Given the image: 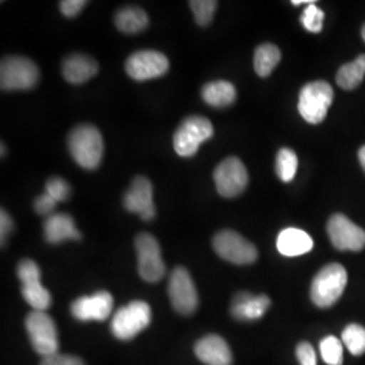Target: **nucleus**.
<instances>
[{
	"instance_id": "39448f33",
	"label": "nucleus",
	"mask_w": 365,
	"mask_h": 365,
	"mask_svg": "<svg viewBox=\"0 0 365 365\" xmlns=\"http://www.w3.org/2000/svg\"><path fill=\"white\" fill-rule=\"evenodd\" d=\"M214 134L212 123L207 118L191 115L185 118L173 135L175 152L180 157H192L199 146Z\"/></svg>"
},
{
	"instance_id": "0eeeda50",
	"label": "nucleus",
	"mask_w": 365,
	"mask_h": 365,
	"mask_svg": "<svg viewBox=\"0 0 365 365\" xmlns=\"http://www.w3.org/2000/svg\"><path fill=\"white\" fill-rule=\"evenodd\" d=\"M25 327L34 351L42 357L58 352L57 327L51 315L34 310L27 315Z\"/></svg>"
},
{
	"instance_id": "c756f323",
	"label": "nucleus",
	"mask_w": 365,
	"mask_h": 365,
	"mask_svg": "<svg viewBox=\"0 0 365 365\" xmlns=\"http://www.w3.org/2000/svg\"><path fill=\"white\" fill-rule=\"evenodd\" d=\"M324 19L325 14L315 3L307 6L300 16L302 25L310 33H319L324 26Z\"/></svg>"
},
{
	"instance_id": "473e14b6",
	"label": "nucleus",
	"mask_w": 365,
	"mask_h": 365,
	"mask_svg": "<svg viewBox=\"0 0 365 365\" xmlns=\"http://www.w3.org/2000/svg\"><path fill=\"white\" fill-rule=\"evenodd\" d=\"M41 365H84V363L76 356H66L57 352L52 356L43 357Z\"/></svg>"
},
{
	"instance_id": "f03ea898",
	"label": "nucleus",
	"mask_w": 365,
	"mask_h": 365,
	"mask_svg": "<svg viewBox=\"0 0 365 365\" xmlns=\"http://www.w3.org/2000/svg\"><path fill=\"white\" fill-rule=\"evenodd\" d=\"M346 283V269L337 262L327 264L315 274L310 287V298L319 309L331 307L344 294Z\"/></svg>"
},
{
	"instance_id": "423d86ee",
	"label": "nucleus",
	"mask_w": 365,
	"mask_h": 365,
	"mask_svg": "<svg viewBox=\"0 0 365 365\" xmlns=\"http://www.w3.org/2000/svg\"><path fill=\"white\" fill-rule=\"evenodd\" d=\"M152 312L144 300H134L120 307L111 319V331L118 339H134L149 327Z\"/></svg>"
},
{
	"instance_id": "a878e982",
	"label": "nucleus",
	"mask_w": 365,
	"mask_h": 365,
	"mask_svg": "<svg viewBox=\"0 0 365 365\" xmlns=\"http://www.w3.org/2000/svg\"><path fill=\"white\" fill-rule=\"evenodd\" d=\"M298 170V156L294 150L283 148L276 157V175L282 182H289L294 180Z\"/></svg>"
},
{
	"instance_id": "58836bf2",
	"label": "nucleus",
	"mask_w": 365,
	"mask_h": 365,
	"mask_svg": "<svg viewBox=\"0 0 365 365\" xmlns=\"http://www.w3.org/2000/svg\"><path fill=\"white\" fill-rule=\"evenodd\" d=\"M361 37H363V39H364L365 42V24L364 26L361 27Z\"/></svg>"
},
{
	"instance_id": "4468645a",
	"label": "nucleus",
	"mask_w": 365,
	"mask_h": 365,
	"mask_svg": "<svg viewBox=\"0 0 365 365\" xmlns=\"http://www.w3.org/2000/svg\"><path fill=\"white\" fill-rule=\"evenodd\" d=\"M327 235L339 250L359 252L365 248V230L344 214H334L327 222Z\"/></svg>"
},
{
	"instance_id": "9d476101",
	"label": "nucleus",
	"mask_w": 365,
	"mask_h": 365,
	"mask_svg": "<svg viewBox=\"0 0 365 365\" xmlns=\"http://www.w3.org/2000/svg\"><path fill=\"white\" fill-rule=\"evenodd\" d=\"M214 182L220 195L235 197L245 191L249 182L248 170L238 157H226L214 170Z\"/></svg>"
},
{
	"instance_id": "f704fd0d",
	"label": "nucleus",
	"mask_w": 365,
	"mask_h": 365,
	"mask_svg": "<svg viewBox=\"0 0 365 365\" xmlns=\"http://www.w3.org/2000/svg\"><path fill=\"white\" fill-rule=\"evenodd\" d=\"M87 4L86 0H63L60 1V10L66 18H75Z\"/></svg>"
},
{
	"instance_id": "72a5a7b5",
	"label": "nucleus",
	"mask_w": 365,
	"mask_h": 365,
	"mask_svg": "<svg viewBox=\"0 0 365 365\" xmlns=\"http://www.w3.org/2000/svg\"><path fill=\"white\" fill-rule=\"evenodd\" d=\"M57 202L53 199L52 196L48 195L46 192L39 195L36 202H34V210L39 215H46L51 217L53 214V210L56 209Z\"/></svg>"
},
{
	"instance_id": "dca6fc26",
	"label": "nucleus",
	"mask_w": 365,
	"mask_h": 365,
	"mask_svg": "<svg viewBox=\"0 0 365 365\" xmlns=\"http://www.w3.org/2000/svg\"><path fill=\"white\" fill-rule=\"evenodd\" d=\"M114 299L110 292L99 291L90 297L78 298L71 306L72 315L83 322L106 321L113 313Z\"/></svg>"
},
{
	"instance_id": "393cba45",
	"label": "nucleus",
	"mask_w": 365,
	"mask_h": 365,
	"mask_svg": "<svg viewBox=\"0 0 365 365\" xmlns=\"http://www.w3.org/2000/svg\"><path fill=\"white\" fill-rule=\"evenodd\" d=\"M282 53L277 46L272 43H262L256 52H255V60L253 66L255 71L260 78H267L272 73L274 68L280 63Z\"/></svg>"
},
{
	"instance_id": "1a4fd4ad",
	"label": "nucleus",
	"mask_w": 365,
	"mask_h": 365,
	"mask_svg": "<svg viewBox=\"0 0 365 365\" xmlns=\"http://www.w3.org/2000/svg\"><path fill=\"white\" fill-rule=\"evenodd\" d=\"M135 250L140 276L149 283L160 282L165 274V264L156 238L150 233H140L135 237Z\"/></svg>"
},
{
	"instance_id": "5701e85b",
	"label": "nucleus",
	"mask_w": 365,
	"mask_h": 365,
	"mask_svg": "<svg viewBox=\"0 0 365 365\" xmlns=\"http://www.w3.org/2000/svg\"><path fill=\"white\" fill-rule=\"evenodd\" d=\"M149 24L148 14L143 9L129 6L123 7L115 15V26L126 34H135L145 30Z\"/></svg>"
},
{
	"instance_id": "c9c22d12",
	"label": "nucleus",
	"mask_w": 365,
	"mask_h": 365,
	"mask_svg": "<svg viewBox=\"0 0 365 365\" xmlns=\"http://www.w3.org/2000/svg\"><path fill=\"white\" fill-rule=\"evenodd\" d=\"M14 222L11 217L9 215V212L6 210H1L0 212V238H1V245H4V242L7 241V237L13 230Z\"/></svg>"
},
{
	"instance_id": "9b49d317",
	"label": "nucleus",
	"mask_w": 365,
	"mask_h": 365,
	"mask_svg": "<svg viewBox=\"0 0 365 365\" xmlns=\"http://www.w3.org/2000/svg\"><path fill=\"white\" fill-rule=\"evenodd\" d=\"M16 274L22 282V295L37 312H45L52 304L51 292L41 284V271L37 262L22 260L18 264Z\"/></svg>"
},
{
	"instance_id": "6e6552de",
	"label": "nucleus",
	"mask_w": 365,
	"mask_h": 365,
	"mask_svg": "<svg viewBox=\"0 0 365 365\" xmlns=\"http://www.w3.org/2000/svg\"><path fill=\"white\" fill-rule=\"evenodd\" d=\"M212 247L223 260L248 265L257 260V249L235 230H222L212 238Z\"/></svg>"
},
{
	"instance_id": "f8f14e48",
	"label": "nucleus",
	"mask_w": 365,
	"mask_h": 365,
	"mask_svg": "<svg viewBox=\"0 0 365 365\" xmlns=\"http://www.w3.org/2000/svg\"><path fill=\"white\" fill-rule=\"evenodd\" d=\"M168 295L173 309L178 313L188 315L195 312L199 303L197 291L191 274L184 267H178L172 271L168 284Z\"/></svg>"
},
{
	"instance_id": "aec40b11",
	"label": "nucleus",
	"mask_w": 365,
	"mask_h": 365,
	"mask_svg": "<svg viewBox=\"0 0 365 365\" xmlns=\"http://www.w3.org/2000/svg\"><path fill=\"white\" fill-rule=\"evenodd\" d=\"M276 247L280 255L287 257H297L309 253L313 249V238L304 230H300L297 227H288L282 230L277 235Z\"/></svg>"
},
{
	"instance_id": "7c9ffc66",
	"label": "nucleus",
	"mask_w": 365,
	"mask_h": 365,
	"mask_svg": "<svg viewBox=\"0 0 365 365\" xmlns=\"http://www.w3.org/2000/svg\"><path fill=\"white\" fill-rule=\"evenodd\" d=\"M45 192L58 203V202H66V199L71 195V187L69 184L63 179V178H51L46 185H45Z\"/></svg>"
},
{
	"instance_id": "cd10ccee",
	"label": "nucleus",
	"mask_w": 365,
	"mask_h": 365,
	"mask_svg": "<svg viewBox=\"0 0 365 365\" xmlns=\"http://www.w3.org/2000/svg\"><path fill=\"white\" fill-rule=\"evenodd\" d=\"M319 351L327 365H342L344 363V348L342 342L337 337L327 336L321 339Z\"/></svg>"
},
{
	"instance_id": "c85d7f7f",
	"label": "nucleus",
	"mask_w": 365,
	"mask_h": 365,
	"mask_svg": "<svg viewBox=\"0 0 365 365\" xmlns=\"http://www.w3.org/2000/svg\"><path fill=\"white\" fill-rule=\"evenodd\" d=\"M218 1L215 0H192L190 7L195 16L196 24L200 26H207L214 18Z\"/></svg>"
},
{
	"instance_id": "7ed1b4c3",
	"label": "nucleus",
	"mask_w": 365,
	"mask_h": 365,
	"mask_svg": "<svg viewBox=\"0 0 365 365\" xmlns=\"http://www.w3.org/2000/svg\"><path fill=\"white\" fill-rule=\"evenodd\" d=\"M334 99V91L325 80H317L306 84L299 93L298 110L302 118L312 123L318 125L324 122L327 111Z\"/></svg>"
},
{
	"instance_id": "b1692460",
	"label": "nucleus",
	"mask_w": 365,
	"mask_h": 365,
	"mask_svg": "<svg viewBox=\"0 0 365 365\" xmlns=\"http://www.w3.org/2000/svg\"><path fill=\"white\" fill-rule=\"evenodd\" d=\"M365 76V54H360L354 61L341 66L337 72V84L345 91L357 88Z\"/></svg>"
},
{
	"instance_id": "20e7f679",
	"label": "nucleus",
	"mask_w": 365,
	"mask_h": 365,
	"mask_svg": "<svg viewBox=\"0 0 365 365\" xmlns=\"http://www.w3.org/2000/svg\"><path fill=\"white\" fill-rule=\"evenodd\" d=\"M39 80L38 66L21 56H9L0 64V87L3 91H24L33 88Z\"/></svg>"
},
{
	"instance_id": "2f4dec72",
	"label": "nucleus",
	"mask_w": 365,
	"mask_h": 365,
	"mask_svg": "<svg viewBox=\"0 0 365 365\" xmlns=\"http://www.w3.org/2000/svg\"><path fill=\"white\" fill-rule=\"evenodd\" d=\"M297 359L300 365H317V354L309 342H300L297 346Z\"/></svg>"
},
{
	"instance_id": "e433bc0d",
	"label": "nucleus",
	"mask_w": 365,
	"mask_h": 365,
	"mask_svg": "<svg viewBox=\"0 0 365 365\" xmlns=\"http://www.w3.org/2000/svg\"><path fill=\"white\" fill-rule=\"evenodd\" d=\"M359 160H360V164H361L363 170H365V145L361 146L360 150H359Z\"/></svg>"
},
{
	"instance_id": "a211bd4d",
	"label": "nucleus",
	"mask_w": 365,
	"mask_h": 365,
	"mask_svg": "<svg viewBox=\"0 0 365 365\" xmlns=\"http://www.w3.org/2000/svg\"><path fill=\"white\" fill-rule=\"evenodd\" d=\"M271 306V299L267 295H250L248 292L237 294L232 302V315L238 321L260 319Z\"/></svg>"
},
{
	"instance_id": "ddd939ff",
	"label": "nucleus",
	"mask_w": 365,
	"mask_h": 365,
	"mask_svg": "<svg viewBox=\"0 0 365 365\" xmlns=\"http://www.w3.org/2000/svg\"><path fill=\"white\" fill-rule=\"evenodd\" d=\"M126 73L137 81L164 76L170 69V61L163 53L157 51H140L133 53L125 64Z\"/></svg>"
},
{
	"instance_id": "4be33fe9",
	"label": "nucleus",
	"mask_w": 365,
	"mask_h": 365,
	"mask_svg": "<svg viewBox=\"0 0 365 365\" xmlns=\"http://www.w3.org/2000/svg\"><path fill=\"white\" fill-rule=\"evenodd\" d=\"M202 98L211 107L222 108L235 103L237 91L230 81L217 80V81H210L206 86H203Z\"/></svg>"
},
{
	"instance_id": "f257e3e1",
	"label": "nucleus",
	"mask_w": 365,
	"mask_h": 365,
	"mask_svg": "<svg viewBox=\"0 0 365 365\" xmlns=\"http://www.w3.org/2000/svg\"><path fill=\"white\" fill-rule=\"evenodd\" d=\"M68 149L81 168L96 170L105 152L102 134L93 125H78L68 135Z\"/></svg>"
},
{
	"instance_id": "6ab92c4d",
	"label": "nucleus",
	"mask_w": 365,
	"mask_h": 365,
	"mask_svg": "<svg viewBox=\"0 0 365 365\" xmlns=\"http://www.w3.org/2000/svg\"><path fill=\"white\" fill-rule=\"evenodd\" d=\"M63 76L71 84H83L98 73V63L86 54H71L63 63Z\"/></svg>"
},
{
	"instance_id": "f3484780",
	"label": "nucleus",
	"mask_w": 365,
	"mask_h": 365,
	"mask_svg": "<svg viewBox=\"0 0 365 365\" xmlns=\"http://www.w3.org/2000/svg\"><path fill=\"white\" fill-rule=\"evenodd\" d=\"M196 357L206 365H232L233 354L225 339L210 334L199 339L195 345Z\"/></svg>"
},
{
	"instance_id": "bb28decb",
	"label": "nucleus",
	"mask_w": 365,
	"mask_h": 365,
	"mask_svg": "<svg viewBox=\"0 0 365 365\" xmlns=\"http://www.w3.org/2000/svg\"><path fill=\"white\" fill-rule=\"evenodd\" d=\"M341 339L342 344L348 348V351L354 356H360L365 353V329L361 325H348L342 330Z\"/></svg>"
},
{
	"instance_id": "2eb2a0df",
	"label": "nucleus",
	"mask_w": 365,
	"mask_h": 365,
	"mask_svg": "<svg viewBox=\"0 0 365 365\" xmlns=\"http://www.w3.org/2000/svg\"><path fill=\"white\" fill-rule=\"evenodd\" d=\"M125 209L138 214L144 221H152L156 217L153 203V185L144 176H137L131 182L128 192L123 196Z\"/></svg>"
},
{
	"instance_id": "4c0bfd02",
	"label": "nucleus",
	"mask_w": 365,
	"mask_h": 365,
	"mask_svg": "<svg viewBox=\"0 0 365 365\" xmlns=\"http://www.w3.org/2000/svg\"><path fill=\"white\" fill-rule=\"evenodd\" d=\"M294 6H299V4H313V3H315V1H313V0H294V1H291Z\"/></svg>"
},
{
	"instance_id": "412c9836",
	"label": "nucleus",
	"mask_w": 365,
	"mask_h": 365,
	"mask_svg": "<svg viewBox=\"0 0 365 365\" xmlns=\"http://www.w3.org/2000/svg\"><path fill=\"white\" fill-rule=\"evenodd\" d=\"M45 240L49 244H60L66 240H80L81 235L75 227L73 218L68 214H52L43 225Z\"/></svg>"
}]
</instances>
